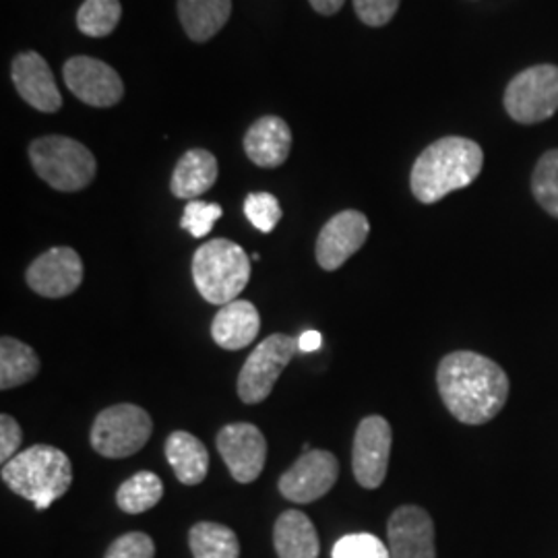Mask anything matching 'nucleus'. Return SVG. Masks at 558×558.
Here are the masks:
<instances>
[{"mask_svg": "<svg viewBox=\"0 0 558 558\" xmlns=\"http://www.w3.org/2000/svg\"><path fill=\"white\" fill-rule=\"evenodd\" d=\"M437 387L453 418L480 426L499 416L509 399V377L495 360L459 350L440 360Z\"/></svg>", "mask_w": 558, "mask_h": 558, "instance_id": "nucleus-1", "label": "nucleus"}, {"mask_svg": "<svg viewBox=\"0 0 558 558\" xmlns=\"http://www.w3.org/2000/svg\"><path fill=\"white\" fill-rule=\"evenodd\" d=\"M484 166V151L476 141L442 137L418 156L410 174L412 193L420 203H437L449 193L470 186Z\"/></svg>", "mask_w": 558, "mask_h": 558, "instance_id": "nucleus-2", "label": "nucleus"}, {"mask_svg": "<svg viewBox=\"0 0 558 558\" xmlns=\"http://www.w3.org/2000/svg\"><path fill=\"white\" fill-rule=\"evenodd\" d=\"M0 476L21 499L34 502L38 511H44L71 488L73 463L57 447L34 445L7 461Z\"/></svg>", "mask_w": 558, "mask_h": 558, "instance_id": "nucleus-3", "label": "nucleus"}, {"mask_svg": "<svg viewBox=\"0 0 558 558\" xmlns=\"http://www.w3.org/2000/svg\"><path fill=\"white\" fill-rule=\"evenodd\" d=\"M191 269L201 296L226 306L244 292L251 279V257L232 240H209L195 251Z\"/></svg>", "mask_w": 558, "mask_h": 558, "instance_id": "nucleus-4", "label": "nucleus"}, {"mask_svg": "<svg viewBox=\"0 0 558 558\" xmlns=\"http://www.w3.org/2000/svg\"><path fill=\"white\" fill-rule=\"evenodd\" d=\"M29 160L36 174L62 193L83 191L96 179L98 163L80 141L50 135L29 145Z\"/></svg>", "mask_w": 558, "mask_h": 558, "instance_id": "nucleus-5", "label": "nucleus"}, {"mask_svg": "<svg viewBox=\"0 0 558 558\" xmlns=\"http://www.w3.org/2000/svg\"><path fill=\"white\" fill-rule=\"evenodd\" d=\"M154 433L151 416L135 403H119L101 410L89 440L101 458L124 459L140 453Z\"/></svg>", "mask_w": 558, "mask_h": 558, "instance_id": "nucleus-6", "label": "nucleus"}, {"mask_svg": "<svg viewBox=\"0 0 558 558\" xmlns=\"http://www.w3.org/2000/svg\"><path fill=\"white\" fill-rule=\"evenodd\" d=\"M505 108L521 124H536L557 114L558 66L538 64L521 71L507 85Z\"/></svg>", "mask_w": 558, "mask_h": 558, "instance_id": "nucleus-7", "label": "nucleus"}, {"mask_svg": "<svg viewBox=\"0 0 558 558\" xmlns=\"http://www.w3.org/2000/svg\"><path fill=\"white\" fill-rule=\"evenodd\" d=\"M296 352L299 339L290 338L286 333H274L263 339L240 371L236 385L239 398L248 405L269 398L279 375L286 371V366L292 362Z\"/></svg>", "mask_w": 558, "mask_h": 558, "instance_id": "nucleus-8", "label": "nucleus"}, {"mask_svg": "<svg viewBox=\"0 0 558 558\" xmlns=\"http://www.w3.org/2000/svg\"><path fill=\"white\" fill-rule=\"evenodd\" d=\"M338 458L325 449L304 451L278 482L283 499L308 505L323 499L338 482Z\"/></svg>", "mask_w": 558, "mask_h": 558, "instance_id": "nucleus-9", "label": "nucleus"}, {"mask_svg": "<svg viewBox=\"0 0 558 558\" xmlns=\"http://www.w3.org/2000/svg\"><path fill=\"white\" fill-rule=\"evenodd\" d=\"M393 433L383 416H366L359 424L352 449L354 478L362 488L375 490L387 478Z\"/></svg>", "mask_w": 558, "mask_h": 558, "instance_id": "nucleus-10", "label": "nucleus"}, {"mask_svg": "<svg viewBox=\"0 0 558 558\" xmlns=\"http://www.w3.org/2000/svg\"><path fill=\"white\" fill-rule=\"evenodd\" d=\"M64 83L75 98L94 108L117 106L124 96V83L119 73L98 59L75 57L64 62Z\"/></svg>", "mask_w": 558, "mask_h": 558, "instance_id": "nucleus-11", "label": "nucleus"}, {"mask_svg": "<svg viewBox=\"0 0 558 558\" xmlns=\"http://www.w3.org/2000/svg\"><path fill=\"white\" fill-rule=\"evenodd\" d=\"M218 451L230 470V476L240 484H251L259 478L265 468L267 440L255 424L234 422L221 428Z\"/></svg>", "mask_w": 558, "mask_h": 558, "instance_id": "nucleus-12", "label": "nucleus"}, {"mask_svg": "<svg viewBox=\"0 0 558 558\" xmlns=\"http://www.w3.org/2000/svg\"><path fill=\"white\" fill-rule=\"evenodd\" d=\"M25 281L44 299L71 296L83 281V260L69 246H54L29 265Z\"/></svg>", "mask_w": 558, "mask_h": 558, "instance_id": "nucleus-13", "label": "nucleus"}, {"mask_svg": "<svg viewBox=\"0 0 558 558\" xmlns=\"http://www.w3.org/2000/svg\"><path fill=\"white\" fill-rule=\"evenodd\" d=\"M371 223L356 209L341 211L323 226L317 239V263L325 271H336L356 255L368 239Z\"/></svg>", "mask_w": 558, "mask_h": 558, "instance_id": "nucleus-14", "label": "nucleus"}, {"mask_svg": "<svg viewBox=\"0 0 558 558\" xmlns=\"http://www.w3.org/2000/svg\"><path fill=\"white\" fill-rule=\"evenodd\" d=\"M391 558H437L435 523L416 505H403L387 523Z\"/></svg>", "mask_w": 558, "mask_h": 558, "instance_id": "nucleus-15", "label": "nucleus"}, {"mask_svg": "<svg viewBox=\"0 0 558 558\" xmlns=\"http://www.w3.org/2000/svg\"><path fill=\"white\" fill-rule=\"evenodd\" d=\"M13 83L23 100L40 112H57L62 106L59 87L48 62L38 52H21L13 60Z\"/></svg>", "mask_w": 558, "mask_h": 558, "instance_id": "nucleus-16", "label": "nucleus"}, {"mask_svg": "<svg viewBox=\"0 0 558 558\" xmlns=\"http://www.w3.org/2000/svg\"><path fill=\"white\" fill-rule=\"evenodd\" d=\"M292 149V131L279 117H263L244 135V151L259 168H278Z\"/></svg>", "mask_w": 558, "mask_h": 558, "instance_id": "nucleus-17", "label": "nucleus"}, {"mask_svg": "<svg viewBox=\"0 0 558 558\" xmlns=\"http://www.w3.org/2000/svg\"><path fill=\"white\" fill-rule=\"evenodd\" d=\"M260 317L255 304L248 300H234L221 306L211 323V338L230 352L251 345L259 336Z\"/></svg>", "mask_w": 558, "mask_h": 558, "instance_id": "nucleus-18", "label": "nucleus"}, {"mask_svg": "<svg viewBox=\"0 0 558 558\" xmlns=\"http://www.w3.org/2000/svg\"><path fill=\"white\" fill-rule=\"evenodd\" d=\"M218 180V160L207 149H189L180 158L170 189L179 199L195 201L205 195Z\"/></svg>", "mask_w": 558, "mask_h": 558, "instance_id": "nucleus-19", "label": "nucleus"}, {"mask_svg": "<svg viewBox=\"0 0 558 558\" xmlns=\"http://www.w3.org/2000/svg\"><path fill=\"white\" fill-rule=\"evenodd\" d=\"M163 453L184 486H197L207 478L209 453L207 447L195 435L186 430H174L163 445Z\"/></svg>", "mask_w": 558, "mask_h": 558, "instance_id": "nucleus-20", "label": "nucleus"}, {"mask_svg": "<svg viewBox=\"0 0 558 558\" xmlns=\"http://www.w3.org/2000/svg\"><path fill=\"white\" fill-rule=\"evenodd\" d=\"M274 544L279 558H319V534L302 511H283L274 527Z\"/></svg>", "mask_w": 558, "mask_h": 558, "instance_id": "nucleus-21", "label": "nucleus"}, {"mask_svg": "<svg viewBox=\"0 0 558 558\" xmlns=\"http://www.w3.org/2000/svg\"><path fill=\"white\" fill-rule=\"evenodd\" d=\"M232 0H179V17L193 41L211 40L230 20Z\"/></svg>", "mask_w": 558, "mask_h": 558, "instance_id": "nucleus-22", "label": "nucleus"}, {"mask_svg": "<svg viewBox=\"0 0 558 558\" xmlns=\"http://www.w3.org/2000/svg\"><path fill=\"white\" fill-rule=\"evenodd\" d=\"M41 362L32 345L20 339H0V389L9 391L38 377Z\"/></svg>", "mask_w": 558, "mask_h": 558, "instance_id": "nucleus-23", "label": "nucleus"}, {"mask_svg": "<svg viewBox=\"0 0 558 558\" xmlns=\"http://www.w3.org/2000/svg\"><path fill=\"white\" fill-rule=\"evenodd\" d=\"M189 546L195 558H240L236 534L214 521L195 523L189 532Z\"/></svg>", "mask_w": 558, "mask_h": 558, "instance_id": "nucleus-24", "label": "nucleus"}, {"mask_svg": "<svg viewBox=\"0 0 558 558\" xmlns=\"http://www.w3.org/2000/svg\"><path fill=\"white\" fill-rule=\"evenodd\" d=\"M163 497V482L154 472H140L120 484L117 502L120 511L140 515L154 509Z\"/></svg>", "mask_w": 558, "mask_h": 558, "instance_id": "nucleus-25", "label": "nucleus"}, {"mask_svg": "<svg viewBox=\"0 0 558 558\" xmlns=\"http://www.w3.org/2000/svg\"><path fill=\"white\" fill-rule=\"evenodd\" d=\"M122 15L120 0H85L77 13V27L81 34L92 38L110 36Z\"/></svg>", "mask_w": 558, "mask_h": 558, "instance_id": "nucleus-26", "label": "nucleus"}, {"mask_svg": "<svg viewBox=\"0 0 558 558\" xmlns=\"http://www.w3.org/2000/svg\"><path fill=\"white\" fill-rule=\"evenodd\" d=\"M532 193L539 207L558 220V149L539 158L532 177Z\"/></svg>", "mask_w": 558, "mask_h": 558, "instance_id": "nucleus-27", "label": "nucleus"}, {"mask_svg": "<svg viewBox=\"0 0 558 558\" xmlns=\"http://www.w3.org/2000/svg\"><path fill=\"white\" fill-rule=\"evenodd\" d=\"M244 216L259 232L269 234L281 220V207L271 193H251L244 199Z\"/></svg>", "mask_w": 558, "mask_h": 558, "instance_id": "nucleus-28", "label": "nucleus"}, {"mask_svg": "<svg viewBox=\"0 0 558 558\" xmlns=\"http://www.w3.org/2000/svg\"><path fill=\"white\" fill-rule=\"evenodd\" d=\"M223 209L218 203H205V201H189L180 220V228L191 232L193 239H203L211 232L214 223L220 220Z\"/></svg>", "mask_w": 558, "mask_h": 558, "instance_id": "nucleus-29", "label": "nucleus"}, {"mask_svg": "<svg viewBox=\"0 0 558 558\" xmlns=\"http://www.w3.org/2000/svg\"><path fill=\"white\" fill-rule=\"evenodd\" d=\"M333 558H391L385 546L373 534H348L333 546Z\"/></svg>", "mask_w": 558, "mask_h": 558, "instance_id": "nucleus-30", "label": "nucleus"}, {"mask_svg": "<svg viewBox=\"0 0 558 558\" xmlns=\"http://www.w3.org/2000/svg\"><path fill=\"white\" fill-rule=\"evenodd\" d=\"M156 557V544L151 536L143 532H129L124 536L114 539L110 548L106 550L104 558H154Z\"/></svg>", "mask_w": 558, "mask_h": 558, "instance_id": "nucleus-31", "label": "nucleus"}, {"mask_svg": "<svg viewBox=\"0 0 558 558\" xmlns=\"http://www.w3.org/2000/svg\"><path fill=\"white\" fill-rule=\"evenodd\" d=\"M401 0H354V11L371 27L387 25L396 17Z\"/></svg>", "mask_w": 558, "mask_h": 558, "instance_id": "nucleus-32", "label": "nucleus"}, {"mask_svg": "<svg viewBox=\"0 0 558 558\" xmlns=\"http://www.w3.org/2000/svg\"><path fill=\"white\" fill-rule=\"evenodd\" d=\"M21 442H23V430L20 422L9 414H2L0 416V463L2 465L21 453Z\"/></svg>", "mask_w": 558, "mask_h": 558, "instance_id": "nucleus-33", "label": "nucleus"}, {"mask_svg": "<svg viewBox=\"0 0 558 558\" xmlns=\"http://www.w3.org/2000/svg\"><path fill=\"white\" fill-rule=\"evenodd\" d=\"M323 343L319 331H304L299 338V352H317Z\"/></svg>", "mask_w": 558, "mask_h": 558, "instance_id": "nucleus-34", "label": "nucleus"}, {"mask_svg": "<svg viewBox=\"0 0 558 558\" xmlns=\"http://www.w3.org/2000/svg\"><path fill=\"white\" fill-rule=\"evenodd\" d=\"M308 2H311V7H313L319 15L329 17V15H336V13H338L345 0H308Z\"/></svg>", "mask_w": 558, "mask_h": 558, "instance_id": "nucleus-35", "label": "nucleus"}]
</instances>
